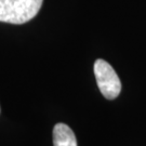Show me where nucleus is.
<instances>
[{"label":"nucleus","mask_w":146,"mask_h":146,"mask_svg":"<svg viewBox=\"0 0 146 146\" xmlns=\"http://www.w3.org/2000/svg\"><path fill=\"white\" fill-rule=\"evenodd\" d=\"M93 69L96 82L103 96L107 100L116 99L121 91V82L115 69L102 58L95 61Z\"/></svg>","instance_id":"2"},{"label":"nucleus","mask_w":146,"mask_h":146,"mask_svg":"<svg viewBox=\"0 0 146 146\" xmlns=\"http://www.w3.org/2000/svg\"><path fill=\"white\" fill-rule=\"evenodd\" d=\"M43 0H0V22L24 24L41 9Z\"/></svg>","instance_id":"1"},{"label":"nucleus","mask_w":146,"mask_h":146,"mask_svg":"<svg viewBox=\"0 0 146 146\" xmlns=\"http://www.w3.org/2000/svg\"><path fill=\"white\" fill-rule=\"evenodd\" d=\"M53 145L77 146V140L73 130L65 123H56L53 128Z\"/></svg>","instance_id":"3"}]
</instances>
